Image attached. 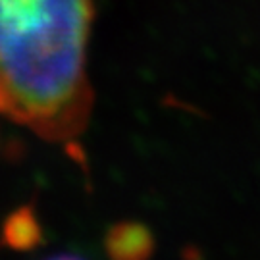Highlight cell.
I'll list each match as a JSON object with an SVG mask.
<instances>
[{
  "label": "cell",
  "instance_id": "7a4b0ae2",
  "mask_svg": "<svg viewBox=\"0 0 260 260\" xmlns=\"http://www.w3.org/2000/svg\"><path fill=\"white\" fill-rule=\"evenodd\" d=\"M156 247L154 235L141 222H118L104 235V249L114 260H145Z\"/></svg>",
  "mask_w": 260,
  "mask_h": 260
},
{
  "label": "cell",
  "instance_id": "3957f363",
  "mask_svg": "<svg viewBox=\"0 0 260 260\" xmlns=\"http://www.w3.org/2000/svg\"><path fill=\"white\" fill-rule=\"evenodd\" d=\"M0 241L6 249L18 252L37 249L43 243V228L37 220L35 206L23 205L10 214L2 223Z\"/></svg>",
  "mask_w": 260,
  "mask_h": 260
},
{
  "label": "cell",
  "instance_id": "6da1fadb",
  "mask_svg": "<svg viewBox=\"0 0 260 260\" xmlns=\"http://www.w3.org/2000/svg\"><path fill=\"white\" fill-rule=\"evenodd\" d=\"M91 0H0V112L45 139L81 133Z\"/></svg>",
  "mask_w": 260,
  "mask_h": 260
}]
</instances>
